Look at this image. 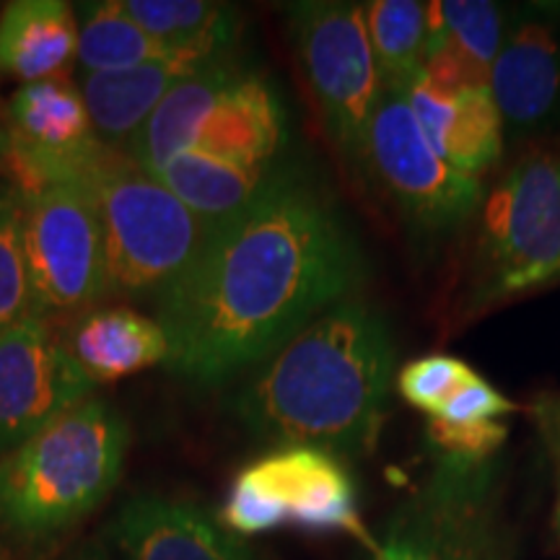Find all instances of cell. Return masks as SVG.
I'll return each mask as SVG.
<instances>
[{"mask_svg": "<svg viewBox=\"0 0 560 560\" xmlns=\"http://www.w3.org/2000/svg\"><path fill=\"white\" fill-rule=\"evenodd\" d=\"M132 21L161 47L200 60L231 58L240 37V13L206 0H122Z\"/></svg>", "mask_w": 560, "mask_h": 560, "instance_id": "22", "label": "cell"}, {"mask_svg": "<svg viewBox=\"0 0 560 560\" xmlns=\"http://www.w3.org/2000/svg\"><path fill=\"white\" fill-rule=\"evenodd\" d=\"M361 242L322 187L291 166L156 296L164 366L215 387L260 366L322 312L366 283Z\"/></svg>", "mask_w": 560, "mask_h": 560, "instance_id": "1", "label": "cell"}, {"mask_svg": "<svg viewBox=\"0 0 560 560\" xmlns=\"http://www.w3.org/2000/svg\"><path fill=\"white\" fill-rule=\"evenodd\" d=\"M395 338L387 319L342 299L257 366L231 410L257 439L363 457L376 446L395 387Z\"/></svg>", "mask_w": 560, "mask_h": 560, "instance_id": "2", "label": "cell"}, {"mask_svg": "<svg viewBox=\"0 0 560 560\" xmlns=\"http://www.w3.org/2000/svg\"><path fill=\"white\" fill-rule=\"evenodd\" d=\"M556 433H558V441H560V408H558V416H556Z\"/></svg>", "mask_w": 560, "mask_h": 560, "instance_id": "34", "label": "cell"}, {"mask_svg": "<svg viewBox=\"0 0 560 560\" xmlns=\"http://www.w3.org/2000/svg\"><path fill=\"white\" fill-rule=\"evenodd\" d=\"M478 371L470 363L454 355H423L397 371V392L412 408L425 412L429 418H436L441 410L462 387L478 380Z\"/></svg>", "mask_w": 560, "mask_h": 560, "instance_id": "25", "label": "cell"}, {"mask_svg": "<svg viewBox=\"0 0 560 560\" xmlns=\"http://www.w3.org/2000/svg\"><path fill=\"white\" fill-rule=\"evenodd\" d=\"M361 170L395 202L416 236H450L480 210V179L441 156L400 91H384L369 125Z\"/></svg>", "mask_w": 560, "mask_h": 560, "instance_id": "7", "label": "cell"}, {"mask_svg": "<svg viewBox=\"0 0 560 560\" xmlns=\"http://www.w3.org/2000/svg\"><path fill=\"white\" fill-rule=\"evenodd\" d=\"M291 37L335 145L361 170L369 125L384 96L363 5L310 0L289 5Z\"/></svg>", "mask_w": 560, "mask_h": 560, "instance_id": "9", "label": "cell"}, {"mask_svg": "<svg viewBox=\"0 0 560 560\" xmlns=\"http://www.w3.org/2000/svg\"><path fill=\"white\" fill-rule=\"evenodd\" d=\"M11 206V200H5V198H0V213H3V210L5 208H9Z\"/></svg>", "mask_w": 560, "mask_h": 560, "instance_id": "33", "label": "cell"}, {"mask_svg": "<svg viewBox=\"0 0 560 560\" xmlns=\"http://www.w3.org/2000/svg\"><path fill=\"white\" fill-rule=\"evenodd\" d=\"M226 60V58H223ZM219 60H200L192 55H170L145 66L120 70V73H96L81 79V96L86 102L91 128L100 143L112 151L128 149L132 136L143 128L153 109L179 81L190 79L198 70Z\"/></svg>", "mask_w": 560, "mask_h": 560, "instance_id": "17", "label": "cell"}, {"mask_svg": "<svg viewBox=\"0 0 560 560\" xmlns=\"http://www.w3.org/2000/svg\"><path fill=\"white\" fill-rule=\"evenodd\" d=\"M425 439L436 457L486 462L495 459L509 439L503 420H480V423H452L444 418H429Z\"/></svg>", "mask_w": 560, "mask_h": 560, "instance_id": "27", "label": "cell"}, {"mask_svg": "<svg viewBox=\"0 0 560 560\" xmlns=\"http://www.w3.org/2000/svg\"><path fill=\"white\" fill-rule=\"evenodd\" d=\"M94 387L52 319L32 314L13 325L0 335V457L94 397Z\"/></svg>", "mask_w": 560, "mask_h": 560, "instance_id": "11", "label": "cell"}, {"mask_svg": "<svg viewBox=\"0 0 560 560\" xmlns=\"http://www.w3.org/2000/svg\"><path fill=\"white\" fill-rule=\"evenodd\" d=\"M79 52V19L66 0H13L0 13V73L37 83L66 79Z\"/></svg>", "mask_w": 560, "mask_h": 560, "instance_id": "18", "label": "cell"}, {"mask_svg": "<svg viewBox=\"0 0 560 560\" xmlns=\"http://www.w3.org/2000/svg\"><path fill=\"white\" fill-rule=\"evenodd\" d=\"M283 170V164L247 166L200 151H185L166 161L156 177L215 231L255 206Z\"/></svg>", "mask_w": 560, "mask_h": 560, "instance_id": "20", "label": "cell"}, {"mask_svg": "<svg viewBox=\"0 0 560 560\" xmlns=\"http://www.w3.org/2000/svg\"><path fill=\"white\" fill-rule=\"evenodd\" d=\"M285 143V109L260 73L242 66L200 125L190 151L247 166H278Z\"/></svg>", "mask_w": 560, "mask_h": 560, "instance_id": "14", "label": "cell"}, {"mask_svg": "<svg viewBox=\"0 0 560 560\" xmlns=\"http://www.w3.org/2000/svg\"><path fill=\"white\" fill-rule=\"evenodd\" d=\"M19 213L34 317L81 312L109 296L102 219L89 187H50L21 200Z\"/></svg>", "mask_w": 560, "mask_h": 560, "instance_id": "10", "label": "cell"}, {"mask_svg": "<svg viewBox=\"0 0 560 560\" xmlns=\"http://www.w3.org/2000/svg\"><path fill=\"white\" fill-rule=\"evenodd\" d=\"M556 532H558V540H560V488H558V503H556Z\"/></svg>", "mask_w": 560, "mask_h": 560, "instance_id": "31", "label": "cell"}, {"mask_svg": "<svg viewBox=\"0 0 560 560\" xmlns=\"http://www.w3.org/2000/svg\"><path fill=\"white\" fill-rule=\"evenodd\" d=\"M107 537L122 560H257L240 537L195 503L136 495L109 522Z\"/></svg>", "mask_w": 560, "mask_h": 560, "instance_id": "13", "label": "cell"}, {"mask_svg": "<svg viewBox=\"0 0 560 560\" xmlns=\"http://www.w3.org/2000/svg\"><path fill=\"white\" fill-rule=\"evenodd\" d=\"M516 408L520 405L511 402L503 392L478 376L467 387H462L436 418L452 420V423H480V420H501Z\"/></svg>", "mask_w": 560, "mask_h": 560, "instance_id": "28", "label": "cell"}, {"mask_svg": "<svg viewBox=\"0 0 560 560\" xmlns=\"http://www.w3.org/2000/svg\"><path fill=\"white\" fill-rule=\"evenodd\" d=\"M371 50L384 91H402L418 79L429 50V3L374 0L363 5Z\"/></svg>", "mask_w": 560, "mask_h": 560, "instance_id": "23", "label": "cell"}, {"mask_svg": "<svg viewBox=\"0 0 560 560\" xmlns=\"http://www.w3.org/2000/svg\"><path fill=\"white\" fill-rule=\"evenodd\" d=\"M130 450L122 412L89 397L0 457V537L13 548L55 545L117 488Z\"/></svg>", "mask_w": 560, "mask_h": 560, "instance_id": "3", "label": "cell"}, {"mask_svg": "<svg viewBox=\"0 0 560 560\" xmlns=\"http://www.w3.org/2000/svg\"><path fill=\"white\" fill-rule=\"evenodd\" d=\"M166 47H161L151 34H145L125 11L122 0H104V3L83 5L79 21V62L83 75L120 73L145 62L170 58Z\"/></svg>", "mask_w": 560, "mask_h": 560, "instance_id": "24", "label": "cell"}, {"mask_svg": "<svg viewBox=\"0 0 560 560\" xmlns=\"http://www.w3.org/2000/svg\"><path fill=\"white\" fill-rule=\"evenodd\" d=\"M231 535L252 537L285 524L306 532H346L374 552L376 540L363 527L355 488L338 457L289 446L265 454L236 475L221 511Z\"/></svg>", "mask_w": 560, "mask_h": 560, "instance_id": "8", "label": "cell"}, {"mask_svg": "<svg viewBox=\"0 0 560 560\" xmlns=\"http://www.w3.org/2000/svg\"><path fill=\"white\" fill-rule=\"evenodd\" d=\"M402 96L436 151L459 172L480 179L501 159L506 130L488 89L452 91L418 75Z\"/></svg>", "mask_w": 560, "mask_h": 560, "instance_id": "15", "label": "cell"}, {"mask_svg": "<svg viewBox=\"0 0 560 560\" xmlns=\"http://www.w3.org/2000/svg\"><path fill=\"white\" fill-rule=\"evenodd\" d=\"M499 457H436L425 480L392 511L374 560H514Z\"/></svg>", "mask_w": 560, "mask_h": 560, "instance_id": "6", "label": "cell"}, {"mask_svg": "<svg viewBox=\"0 0 560 560\" xmlns=\"http://www.w3.org/2000/svg\"><path fill=\"white\" fill-rule=\"evenodd\" d=\"M236 68L240 66L234 58H226L179 81L153 109L143 128L132 136L125 156L140 170L156 174L177 153L190 151L200 125L206 122L210 107L219 100Z\"/></svg>", "mask_w": 560, "mask_h": 560, "instance_id": "21", "label": "cell"}, {"mask_svg": "<svg viewBox=\"0 0 560 560\" xmlns=\"http://www.w3.org/2000/svg\"><path fill=\"white\" fill-rule=\"evenodd\" d=\"M0 560H16V556H13V552H11V550L0 548Z\"/></svg>", "mask_w": 560, "mask_h": 560, "instance_id": "32", "label": "cell"}, {"mask_svg": "<svg viewBox=\"0 0 560 560\" xmlns=\"http://www.w3.org/2000/svg\"><path fill=\"white\" fill-rule=\"evenodd\" d=\"M560 283V153L537 151L480 202L467 314Z\"/></svg>", "mask_w": 560, "mask_h": 560, "instance_id": "5", "label": "cell"}, {"mask_svg": "<svg viewBox=\"0 0 560 560\" xmlns=\"http://www.w3.org/2000/svg\"><path fill=\"white\" fill-rule=\"evenodd\" d=\"M73 359L94 384H107L164 366L170 338L156 317H145L130 306H102L75 322L68 338Z\"/></svg>", "mask_w": 560, "mask_h": 560, "instance_id": "19", "label": "cell"}, {"mask_svg": "<svg viewBox=\"0 0 560 560\" xmlns=\"http://www.w3.org/2000/svg\"><path fill=\"white\" fill-rule=\"evenodd\" d=\"M100 210L109 296H153L198 260L213 229L122 151H109L86 185Z\"/></svg>", "mask_w": 560, "mask_h": 560, "instance_id": "4", "label": "cell"}, {"mask_svg": "<svg viewBox=\"0 0 560 560\" xmlns=\"http://www.w3.org/2000/svg\"><path fill=\"white\" fill-rule=\"evenodd\" d=\"M62 560H117V558L115 552H112L109 542L100 540V537H91V540L75 545V548L70 550Z\"/></svg>", "mask_w": 560, "mask_h": 560, "instance_id": "29", "label": "cell"}, {"mask_svg": "<svg viewBox=\"0 0 560 560\" xmlns=\"http://www.w3.org/2000/svg\"><path fill=\"white\" fill-rule=\"evenodd\" d=\"M509 13L488 0L429 3V50L420 79L441 89H488Z\"/></svg>", "mask_w": 560, "mask_h": 560, "instance_id": "16", "label": "cell"}, {"mask_svg": "<svg viewBox=\"0 0 560 560\" xmlns=\"http://www.w3.org/2000/svg\"><path fill=\"white\" fill-rule=\"evenodd\" d=\"M32 317V289L26 276L21 213L16 202L0 213V335Z\"/></svg>", "mask_w": 560, "mask_h": 560, "instance_id": "26", "label": "cell"}, {"mask_svg": "<svg viewBox=\"0 0 560 560\" xmlns=\"http://www.w3.org/2000/svg\"><path fill=\"white\" fill-rule=\"evenodd\" d=\"M488 91L511 138L560 125V16L552 11L509 13L506 37L490 70Z\"/></svg>", "mask_w": 560, "mask_h": 560, "instance_id": "12", "label": "cell"}, {"mask_svg": "<svg viewBox=\"0 0 560 560\" xmlns=\"http://www.w3.org/2000/svg\"><path fill=\"white\" fill-rule=\"evenodd\" d=\"M9 149H11L9 132H5L3 125H0V170H3V166H5V159H9Z\"/></svg>", "mask_w": 560, "mask_h": 560, "instance_id": "30", "label": "cell"}]
</instances>
